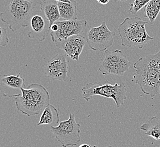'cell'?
Wrapping results in <instances>:
<instances>
[{
  "label": "cell",
  "instance_id": "obj_1",
  "mask_svg": "<svg viewBox=\"0 0 160 147\" xmlns=\"http://www.w3.org/2000/svg\"><path fill=\"white\" fill-rule=\"evenodd\" d=\"M133 68L135 69L133 79L145 95L153 98L160 93V50L154 55L139 58Z\"/></svg>",
  "mask_w": 160,
  "mask_h": 147
},
{
  "label": "cell",
  "instance_id": "obj_2",
  "mask_svg": "<svg viewBox=\"0 0 160 147\" xmlns=\"http://www.w3.org/2000/svg\"><path fill=\"white\" fill-rule=\"evenodd\" d=\"M21 93L9 95L3 93L5 97H15L17 109L28 116L39 115L50 103V95L48 90L38 83H32L27 88H20Z\"/></svg>",
  "mask_w": 160,
  "mask_h": 147
},
{
  "label": "cell",
  "instance_id": "obj_3",
  "mask_svg": "<svg viewBox=\"0 0 160 147\" xmlns=\"http://www.w3.org/2000/svg\"><path fill=\"white\" fill-rule=\"evenodd\" d=\"M148 23L138 17H127L118 26V31L120 35L122 45L136 46L142 49L145 44L154 38L148 34L145 26Z\"/></svg>",
  "mask_w": 160,
  "mask_h": 147
},
{
  "label": "cell",
  "instance_id": "obj_4",
  "mask_svg": "<svg viewBox=\"0 0 160 147\" xmlns=\"http://www.w3.org/2000/svg\"><path fill=\"white\" fill-rule=\"evenodd\" d=\"M37 5L26 0H10L6 10L1 13V21L12 32L27 27L31 13Z\"/></svg>",
  "mask_w": 160,
  "mask_h": 147
},
{
  "label": "cell",
  "instance_id": "obj_5",
  "mask_svg": "<svg viewBox=\"0 0 160 147\" xmlns=\"http://www.w3.org/2000/svg\"><path fill=\"white\" fill-rule=\"evenodd\" d=\"M82 97L88 102L90 99L94 96H101L106 98H111L114 100L118 108L124 104L126 100V86L125 83L120 84L111 83L101 84L100 82H91L81 88Z\"/></svg>",
  "mask_w": 160,
  "mask_h": 147
},
{
  "label": "cell",
  "instance_id": "obj_6",
  "mask_svg": "<svg viewBox=\"0 0 160 147\" xmlns=\"http://www.w3.org/2000/svg\"><path fill=\"white\" fill-rule=\"evenodd\" d=\"M50 130L62 147L80 144L81 125L76 122L74 114L71 113L68 120L60 122L58 126H51Z\"/></svg>",
  "mask_w": 160,
  "mask_h": 147
},
{
  "label": "cell",
  "instance_id": "obj_7",
  "mask_svg": "<svg viewBox=\"0 0 160 147\" xmlns=\"http://www.w3.org/2000/svg\"><path fill=\"white\" fill-rule=\"evenodd\" d=\"M105 57L98 68L102 75L123 76L129 70L131 62L120 50H105Z\"/></svg>",
  "mask_w": 160,
  "mask_h": 147
},
{
  "label": "cell",
  "instance_id": "obj_8",
  "mask_svg": "<svg viewBox=\"0 0 160 147\" xmlns=\"http://www.w3.org/2000/svg\"><path fill=\"white\" fill-rule=\"evenodd\" d=\"M115 35V32L110 31L106 22L103 21L98 27L90 28L84 37L90 49L104 52L112 45Z\"/></svg>",
  "mask_w": 160,
  "mask_h": 147
},
{
  "label": "cell",
  "instance_id": "obj_9",
  "mask_svg": "<svg viewBox=\"0 0 160 147\" xmlns=\"http://www.w3.org/2000/svg\"><path fill=\"white\" fill-rule=\"evenodd\" d=\"M86 25L85 19L55 21L50 27L52 41L56 43L66 40L69 37L80 35L85 31Z\"/></svg>",
  "mask_w": 160,
  "mask_h": 147
},
{
  "label": "cell",
  "instance_id": "obj_10",
  "mask_svg": "<svg viewBox=\"0 0 160 147\" xmlns=\"http://www.w3.org/2000/svg\"><path fill=\"white\" fill-rule=\"evenodd\" d=\"M28 27L30 28L28 37L39 41H44L50 31L49 21L40 9H38L37 6L31 13Z\"/></svg>",
  "mask_w": 160,
  "mask_h": 147
},
{
  "label": "cell",
  "instance_id": "obj_11",
  "mask_svg": "<svg viewBox=\"0 0 160 147\" xmlns=\"http://www.w3.org/2000/svg\"><path fill=\"white\" fill-rule=\"evenodd\" d=\"M67 55L60 53L47 62L44 71L47 77L53 80L65 82L68 79L69 62Z\"/></svg>",
  "mask_w": 160,
  "mask_h": 147
},
{
  "label": "cell",
  "instance_id": "obj_12",
  "mask_svg": "<svg viewBox=\"0 0 160 147\" xmlns=\"http://www.w3.org/2000/svg\"><path fill=\"white\" fill-rule=\"evenodd\" d=\"M86 43L85 37L76 35L55 44L57 48L64 50L72 59L78 61Z\"/></svg>",
  "mask_w": 160,
  "mask_h": 147
},
{
  "label": "cell",
  "instance_id": "obj_13",
  "mask_svg": "<svg viewBox=\"0 0 160 147\" xmlns=\"http://www.w3.org/2000/svg\"><path fill=\"white\" fill-rule=\"evenodd\" d=\"M40 9L49 21L50 27L60 18L58 1L56 0H43L40 4Z\"/></svg>",
  "mask_w": 160,
  "mask_h": 147
},
{
  "label": "cell",
  "instance_id": "obj_14",
  "mask_svg": "<svg viewBox=\"0 0 160 147\" xmlns=\"http://www.w3.org/2000/svg\"><path fill=\"white\" fill-rule=\"evenodd\" d=\"M60 121V115L58 110L52 105L49 104L43 110L37 126L43 125L53 126L58 124Z\"/></svg>",
  "mask_w": 160,
  "mask_h": 147
},
{
  "label": "cell",
  "instance_id": "obj_15",
  "mask_svg": "<svg viewBox=\"0 0 160 147\" xmlns=\"http://www.w3.org/2000/svg\"><path fill=\"white\" fill-rule=\"evenodd\" d=\"M140 129L144 131L145 134L153 138L156 140H160V119L153 116L145 121Z\"/></svg>",
  "mask_w": 160,
  "mask_h": 147
},
{
  "label": "cell",
  "instance_id": "obj_16",
  "mask_svg": "<svg viewBox=\"0 0 160 147\" xmlns=\"http://www.w3.org/2000/svg\"><path fill=\"white\" fill-rule=\"evenodd\" d=\"M60 17L64 21L77 19V2L76 1L71 2H58Z\"/></svg>",
  "mask_w": 160,
  "mask_h": 147
},
{
  "label": "cell",
  "instance_id": "obj_17",
  "mask_svg": "<svg viewBox=\"0 0 160 147\" xmlns=\"http://www.w3.org/2000/svg\"><path fill=\"white\" fill-rule=\"evenodd\" d=\"M21 73H19L17 75H1L0 82L3 86H8L12 88L18 89L25 86V79L20 76Z\"/></svg>",
  "mask_w": 160,
  "mask_h": 147
},
{
  "label": "cell",
  "instance_id": "obj_18",
  "mask_svg": "<svg viewBox=\"0 0 160 147\" xmlns=\"http://www.w3.org/2000/svg\"><path fill=\"white\" fill-rule=\"evenodd\" d=\"M160 12V0H151L145 6V17L148 19L151 24H153Z\"/></svg>",
  "mask_w": 160,
  "mask_h": 147
},
{
  "label": "cell",
  "instance_id": "obj_19",
  "mask_svg": "<svg viewBox=\"0 0 160 147\" xmlns=\"http://www.w3.org/2000/svg\"><path fill=\"white\" fill-rule=\"evenodd\" d=\"M150 1L151 0H134L132 3L129 5V12L132 14H135L146 6Z\"/></svg>",
  "mask_w": 160,
  "mask_h": 147
},
{
  "label": "cell",
  "instance_id": "obj_20",
  "mask_svg": "<svg viewBox=\"0 0 160 147\" xmlns=\"http://www.w3.org/2000/svg\"><path fill=\"white\" fill-rule=\"evenodd\" d=\"M1 35H0V45L1 46H6L9 43V39L8 36V32L5 28L1 27Z\"/></svg>",
  "mask_w": 160,
  "mask_h": 147
},
{
  "label": "cell",
  "instance_id": "obj_21",
  "mask_svg": "<svg viewBox=\"0 0 160 147\" xmlns=\"http://www.w3.org/2000/svg\"><path fill=\"white\" fill-rule=\"evenodd\" d=\"M95 1H97L99 3H100L101 5H107L110 1V0H95Z\"/></svg>",
  "mask_w": 160,
  "mask_h": 147
},
{
  "label": "cell",
  "instance_id": "obj_22",
  "mask_svg": "<svg viewBox=\"0 0 160 147\" xmlns=\"http://www.w3.org/2000/svg\"><path fill=\"white\" fill-rule=\"evenodd\" d=\"M26 1H30V2H33V3L39 4V5H40V3H41V2H42V0H26Z\"/></svg>",
  "mask_w": 160,
  "mask_h": 147
},
{
  "label": "cell",
  "instance_id": "obj_23",
  "mask_svg": "<svg viewBox=\"0 0 160 147\" xmlns=\"http://www.w3.org/2000/svg\"><path fill=\"white\" fill-rule=\"evenodd\" d=\"M56 1H58V2H68V3H69V2H71V0H56Z\"/></svg>",
  "mask_w": 160,
  "mask_h": 147
},
{
  "label": "cell",
  "instance_id": "obj_24",
  "mask_svg": "<svg viewBox=\"0 0 160 147\" xmlns=\"http://www.w3.org/2000/svg\"><path fill=\"white\" fill-rule=\"evenodd\" d=\"M78 147H92L89 144H82L80 145V146Z\"/></svg>",
  "mask_w": 160,
  "mask_h": 147
},
{
  "label": "cell",
  "instance_id": "obj_25",
  "mask_svg": "<svg viewBox=\"0 0 160 147\" xmlns=\"http://www.w3.org/2000/svg\"><path fill=\"white\" fill-rule=\"evenodd\" d=\"M115 2H118V1H126L128 0H113Z\"/></svg>",
  "mask_w": 160,
  "mask_h": 147
},
{
  "label": "cell",
  "instance_id": "obj_26",
  "mask_svg": "<svg viewBox=\"0 0 160 147\" xmlns=\"http://www.w3.org/2000/svg\"><path fill=\"white\" fill-rule=\"evenodd\" d=\"M97 147V146H96V145H94V146H93V147ZM112 147V146H111V145H108V146H107V147Z\"/></svg>",
  "mask_w": 160,
  "mask_h": 147
},
{
  "label": "cell",
  "instance_id": "obj_27",
  "mask_svg": "<svg viewBox=\"0 0 160 147\" xmlns=\"http://www.w3.org/2000/svg\"></svg>",
  "mask_w": 160,
  "mask_h": 147
}]
</instances>
